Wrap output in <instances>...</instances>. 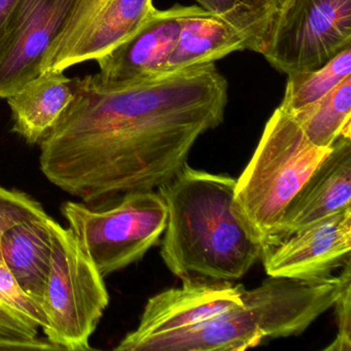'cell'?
<instances>
[{"label": "cell", "mask_w": 351, "mask_h": 351, "mask_svg": "<svg viewBox=\"0 0 351 351\" xmlns=\"http://www.w3.org/2000/svg\"><path fill=\"white\" fill-rule=\"evenodd\" d=\"M0 350L62 351L47 338H22L7 335H0Z\"/></svg>", "instance_id": "23"}, {"label": "cell", "mask_w": 351, "mask_h": 351, "mask_svg": "<svg viewBox=\"0 0 351 351\" xmlns=\"http://www.w3.org/2000/svg\"><path fill=\"white\" fill-rule=\"evenodd\" d=\"M307 138L318 147H328L350 125L351 75L328 95L293 114Z\"/></svg>", "instance_id": "16"}, {"label": "cell", "mask_w": 351, "mask_h": 351, "mask_svg": "<svg viewBox=\"0 0 351 351\" xmlns=\"http://www.w3.org/2000/svg\"><path fill=\"white\" fill-rule=\"evenodd\" d=\"M245 50L243 38L231 25L199 7L182 19L165 73L215 63L232 53Z\"/></svg>", "instance_id": "15"}, {"label": "cell", "mask_w": 351, "mask_h": 351, "mask_svg": "<svg viewBox=\"0 0 351 351\" xmlns=\"http://www.w3.org/2000/svg\"><path fill=\"white\" fill-rule=\"evenodd\" d=\"M351 206L350 125L335 141L285 209L275 244L320 219ZM273 245V246H274Z\"/></svg>", "instance_id": "12"}, {"label": "cell", "mask_w": 351, "mask_h": 351, "mask_svg": "<svg viewBox=\"0 0 351 351\" xmlns=\"http://www.w3.org/2000/svg\"><path fill=\"white\" fill-rule=\"evenodd\" d=\"M45 215L44 207L29 195L0 186V241L12 228Z\"/></svg>", "instance_id": "19"}, {"label": "cell", "mask_w": 351, "mask_h": 351, "mask_svg": "<svg viewBox=\"0 0 351 351\" xmlns=\"http://www.w3.org/2000/svg\"><path fill=\"white\" fill-rule=\"evenodd\" d=\"M81 0H19L0 44V98L43 73L53 43Z\"/></svg>", "instance_id": "8"}, {"label": "cell", "mask_w": 351, "mask_h": 351, "mask_svg": "<svg viewBox=\"0 0 351 351\" xmlns=\"http://www.w3.org/2000/svg\"><path fill=\"white\" fill-rule=\"evenodd\" d=\"M330 147L314 145L295 117L279 106L269 119L252 159L236 180L234 195L238 211L262 244L263 254L274 245L289 202Z\"/></svg>", "instance_id": "3"}, {"label": "cell", "mask_w": 351, "mask_h": 351, "mask_svg": "<svg viewBox=\"0 0 351 351\" xmlns=\"http://www.w3.org/2000/svg\"><path fill=\"white\" fill-rule=\"evenodd\" d=\"M351 206L295 232L263 254L268 276L324 279L350 263Z\"/></svg>", "instance_id": "9"}, {"label": "cell", "mask_w": 351, "mask_h": 351, "mask_svg": "<svg viewBox=\"0 0 351 351\" xmlns=\"http://www.w3.org/2000/svg\"><path fill=\"white\" fill-rule=\"evenodd\" d=\"M242 289L243 285L233 282L182 281V287L166 289L149 299L138 326L114 350L125 351L139 339L186 330L241 307Z\"/></svg>", "instance_id": "10"}, {"label": "cell", "mask_w": 351, "mask_h": 351, "mask_svg": "<svg viewBox=\"0 0 351 351\" xmlns=\"http://www.w3.org/2000/svg\"><path fill=\"white\" fill-rule=\"evenodd\" d=\"M38 326L0 299V335L34 338Z\"/></svg>", "instance_id": "22"}, {"label": "cell", "mask_w": 351, "mask_h": 351, "mask_svg": "<svg viewBox=\"0 0 351 351\" xmlns=\"http://www.w3.org/2000/svg\"><path fill=\"white\" fill-rule=\"evenodd\" d=\"M19 0H0V44L3 42L10 18Z\"/></svg>", "instance_id": "24"}, {"label": "cell", "mask_w": 351, "mask_h": 351, "mask_svg": "<svg viewBox=\"0 0 351 351\" xmlns=\"http://www.w3.org/2000/svg\"><path fill=\"white\" fill-rule=\"evenodd\" d=\"M155 10L153 0H81L51 46L43 73L98 60L131 38Z\"/></svg>", "instance_id": "7"}, {"label": "cell", "mask_w": 351, "mask_h": 351, "mask_svg": "<svg viewBox=\"0 0 351 351\" xmlns=\"http://www.w3.org/2000/svg\"><path fill=\"white\" fill-rule=\"evenodd\" d=\"M0 299L38 328H46L47 317L42 306L22 289L3 258H0Z\"/></svg>", "instance_id": "20"}, {"label": "cell", "mask_w": 351, "mask_h": 351, "mask_svg": "<svg viewBox=\"0 0 351 351\" xmlns=\"http://www.w3.org/2000/svg\"><path fill=\"white\" fill-rule=\"evenodd\" d=\"M351 47V0H276L263 56L287 75L316 71Z\"/></svg>", "instance_id": "6"}, {"label": "cell", "mask_w": 351, "mask_h": 351, "mask_svg": "<svg viewBox=\"0 0 351 351\" xmlns=\"http://www.w3.org/2000/svg\"><path fill=\"white\" fill-rule=\"evenodd\" d=\"M64 71H47L7 99L13 129L29 145H36L54 128L77 93V79Z\"/></svg>", "instance_id": "13"}, {"label": "cell", "mask_w": 351, "mask_h": 351, "mask_svg": "<svg viewBox=\"0 0 351 351\" xmlns=\"http://www.w3.org/2000/svg\"><path fill=\"white\" fill-rule=\"evenodd\" d=\"M351 75V47L316 71L287 75L285 96L279 108L293 114L328 95Z\"/></svg>", "instance_id": "18"}, {"label": "cell", "mask_w": 351, "mask_h": 351, "mask_svg": "<svg viewBox=\"0 0 351 351\" xmlns=\"http://www.w3.org/2000/svg\"><path fill=\"white\" fill-rule=\"evenodd\" d=\"M198 8L176 5L164 11L156 9L131 38L96 60L99 75L108 81L129 82L165 73L182 19Z\"/></svg>", "instance_id": "11"}, {"label": "cell", "mask_w": 351, "mask_h": 351, "mask_svg": "<svg viewBox=\"0 0 351 351\" xmlns=\"http://www.w3.org/2000/svg\"><path fill=\"white\" fill-rule=\"evenodd\" d=\"M236 180L184 167L158 188L167 207L161 256L182 281L234 282L263 247L235 203Z\"/></svg>", "instance_id": "2"}, {"label": "cell", "mask_w": 351, "mask_h": 351, "mask_svg": "<svg viewBox=\"0 0 351 351\" xmlns=\"http://www.w3.org/2000/svg\"><path fill=\"white\" fill-rule=\"evenodd\" d=\"M51 221L48 215L28 219L9 230L0 241L3 262L22 289L40 306L52 260Z\"/></svg>", "instance_id": "14"}, {"label": "cell", "mask_w": 351, "mask_h": 351, "mask_svg": "<svg viewBox=\"0 0 351 351\" xmlns=\"http://www.w3.org/2000/svg\"><path fill=\"white\" fill-rule=\"evenodd\" d=\"M243 38L246 51L262 54L275 13L276 0H196Z\"/></svg>", "instance_id": "17"}, {"label": "cell", "mask_w": 351, "mask_h": 351, "mask_svg": "<svg viewBox=\"0 0 351 351\" xmlns=\"http://www.w3.org/2000/svg\"><path fill=\"white\" fill-rule=\"evenodd\" d=\"M343 285L340 295L335 302L338 332L324 351L351 350V264L343 267Z\"/></svg>", "instance_id": "21"}, {"label": "cell", "mask_w": 351, "mask_h": 351, "mask_svg": "<svg viewBox=\"0 0 351 351\" xmlns=\"http://www.w3.org/2000/svg\"><path fill=\"white\" fill-rule=\"evenodd\" d=\"M52 260L43 293L46 338L61 350H90L110 304L104 277L69 228L52 219Z\"/></svg>", "instance_id": "5"}, {"label": "cell", "mask_w": 351, "mask_h": 351, "mask_svg": "<svg viewBox=\"0 0 351 351\" xmlns=\"http://www.w3.org/2000/svg\"><path fill=\"white\" fill-rule=\"evenodd\" d=\"M61 213L104 277L141 261L167 223V207L154 190L127 193L100 206L67 201Z\"/></svg>", "instance_id": "4"}, {"label": "cell", "mask_w": 351, "mask_h": 351, "mask_svg": "<svg viewBox=\"0 0 351 351\" xmlns=\"http://www.w3.org/2000/svg\"><path fill=\"white\" fill-rule=\"evenodd\" d=\"M228 89L215 63L136 81L77 79L75 98L40 141V170L91 206L153 191L223 122Z\"/></svg>", "instance_id": "1"}]
</instances>
